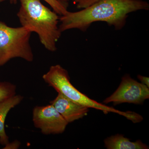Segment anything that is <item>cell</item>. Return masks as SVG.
Returning <instances> with one entry per match:
<instances>
[{
	"instance_id": "5b68a950",
	"label": "cell",
	"mask_w": 149,
	"mask_h": 149,
	"mask_svg": "<svg viewBox=\"0 0 149 149\" xmlns=\"http://www.w3.org/2000/svg\"><path fill=\"white\" fill-rule=\"evenodd\" d=\"M149 98L148 87L134 80L129 74H125L121 78L117 90L107 97L103 103H113L115 105L124 103L143 104Z\"/></svg>"
},
{
	"instance_id": "8fae6325",
	"label": "cell",
	"mask_w": 149,
	"mask_h": 149,
	"mask_svg": "<svg viewBox=\"0 0 149 149\" xmlns=\"http://www.w3.org/2000/svg\"><path fill=\"white\" fill-rule=\"evenodd\" d=\"M6 0H0V3ZM11 3L16 4L17 0H9ZM49 5L53 10V11L59 15H62L66 14L68 11V6L59 2L56 0H44Z\"/></svg>"
},
{
	"instance_id": "277c9868",
	"label": "cell",
	"mask_w": 149,
	"mask_h": 149,
	"mask_svg": "<svg viewBox=\"0 0 149 149\" xmlns=\"http://www.w3.org/2000/svg\"><path fill=\"white\" fill-rule=\"evenodd\" d=\"M31 33L22 26L9 27L0 21V66L16 58L33 61L34 56L29 43Z\"/></svg>"
},
{
	"instance_id": "7a4b0ae2",
	"label": "cell",
	"mask_w": 149,
	"mask_h": 149,
	"mask_svg": "<svg viewBox=\"0 0 149 149\" xmlns=\"http://www.w3.org/2000/svg\"><path fill=\"white\" fill-rule=\"evenodd\" d=\"M17 1L20 7L17 16L22 26L37 33L47 49L56 50V43L62 33L58 25V15L43 5L40 0Z\"/></svg>"
},
{
	"instance_id": "4fadbf2b",
	"label": "cell",
	"mask_w": 149,
	"mask_h": 149,
	"mask_svg": "<svg viewBox=\"0 0 149 149\" xmlns=\"http://www.w3.org/2000/svg\"><path fill=\"white\" fill-rule=\"evenodd\" d=\"M138 79L141 81V83L144 85H146L147 87L149 88V78L148 77H145L142 75H138Z\"/></svg>"
},
{
	"instance_id": "5bb4252c",
	"label": "cell",
	"mask_w": 149,
	"mask_h": 149,
	"mask_svg": "<svg viewBox=\"0 0 149 149\" xmlns=\"http://www.w3.org/2000/svg\"><path fill=\"white\" fill-rule=\"evenodd\" d=\"M56 1H58L59 2L63 4L68 6V2H69V1H71V0H56Z\"/></svg>"
},
{
	"instance_id": "3957f363",
	"label": "cell",
	"mask_w": 149,
	"mask_h": 149,
	"mask_svg": "<svg viewBox=\"0 0 149 149\" xmlns=\"http://www.w3.org/2000/svg\"><path fill=\"white\" fill-rule=\"evenodd\" d=\"M42 78L58 93H61L71 100L84 106L102 111L105 114L109 112L117 113L134 123L141 122L143 120L141 115L134 112L120 111L90 98L73 86L70 83L67 70L59 65L51 66L48 72L43 74Z\"/></svg>"
},
{
	"instance_id": "30bf717a",
	"label": "cell",
	"mask_w": 149,
	"mask_h": 149,
	"mask_svg": "<svg viewBox=\"0 0 149 149\" xmlns=\"http://www.w3.org/2000/svg\"><path fill=\"white\" fill-rule=\"evenodd\" d=\"M16 86L10 82L0 83V103L16 95Z\"/></svg>"
},
{
	"instance_id": "8992f818",
	"label": "cell",
	"mask_w": 149,
	"mask_h": 149,
	"mask_svg": "<svg viewBox=\"0 0 149 149\" xmlns=\"http://www.w3.org/2000/svg\"><path fill=\"white\" fill-rule=\"evenodd\" d=\"M32 120L44 135L61 134L68 123L52 105L36 106L33 110Z\"/></svg>"
},
{
	"instance_id": "ba28073f",
	"label": "cell",
	"mask_w": 149,
	"mask_h": 149,
	"mask_svg": "<svg viewBox=\"0 0 149 149\" xmlns=\"http://www.w3.org/2000/svg\"><path fill=\"white\" fill-rule=\"evenodd\" d=\"M23 96L15 95L2 102L0 103V144L6 146L9 143V137L6 133L5 123L9 112L22 101Z\"/></svg>"
},
{
	"instance_id": "52a82bcc",
	"label": "cell",
	"mask_w": 149,
	"mask_h": 149,
	"mask_svg": "<svg viewBox=\"0 0 149 149\" xmlns=\"http://www.w3.org/2000/svg\"><path fill=\"white\" fill-rule=\"evenodd\" d=\"M68 123L87 115L89 108L77 103L60 93L50 102Z\"/></svg>"
},
{
	"instance_id": "7c38bea8",
	"label": "cell",
	"mask_w": 149,
	"mask_h": 149,
	"mask_svg": "<svg viewBox=\"0 0 149 149\" xmlns=\"http://www.w3.org/2000/svg\"><path fill=\"white\" fill-rule=\"evenodd\" d=\"M77 8H85L100 0H73Z\"/></svg>"
},
{
	"instance_id": "9c48e42d",
	"label": "cell",
	"mask_w": 149,
	"mask_h": 149,
	"mask_svg": "<svg viewBox=\"0 0 149 149\" xmlns=\"http://www.w3.org/2000/svg\"><path fill=\"white\" fill-rule=\"evenodd\" d=\"M105 147L107 149H148V146L140 140L131 142L123 135L116 134L108 137L104 141Z\"/></svg>"
},
{
	"instance_id": "6da1fadb",
	"label": "cell",
	"mask_w": 149,
	"mask_h": 149,
	"mask_svg": "<svg viewBox=\"0 0 149 149\" xmlns=\"http://www.w3.org/2000/svg\"><path fill=\"white\" fill-rule=\"evenodd\" d=\"M149 9L148 3L143 0H100L79 11L68 12L59 18V28L62 32L71 29L85 31L94 22H104L120 30L129 14Z\"/></svg>"
}]
</instances>
